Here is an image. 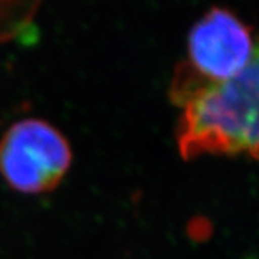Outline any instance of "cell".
<instances>
[{
  "label": "cell",
  "instance_id": "cell-1",
  "mask_svg": "<svg viewBox=\"0 0 259 259\" xmlns=\"http://www.w3.org/2000/svg\"><path fill=\"white\" fill-rule=\"evenodd\" d=\"M179 147L185 157L246 153L259 158V48L241 74L183 98Z\"/></svg>",
  "mask_w": 259,
  "mask_h": 259
},
{
  "label": "cell",
  "instance_id": "cell-2",
  "mask_svg": "<svg viewBox=\"0 0 259 259\" xmlns=\"http://www.w3.org/2000/svg\"><path fill=\"white\" fill-rule=\"evenodd\" d=\"M259 44L249 28L229 10L212 9L189 35V65L179 72L175 95L180 102L199 88L229 81L256 55Z\"/></svg>",
  "mask_w": 259,
  "mask_h": 259
},
{
  "label": "cell",
  "instance_id": "cell-3",
  "mask_svg": "<svg viewBox=\"0 0 259 259\" xmlns=\"http://www.w3.org/2000/svg\"><path fill=\"white\" fill-rule=\"evenodd\" d=\"M69 164L68 141L47 121H19L0 141V173L22 193L51 190L61 182Z\"/></svg>",
  "mask_w": 259,
  "mask_h": 259
}]
</instances>
